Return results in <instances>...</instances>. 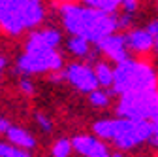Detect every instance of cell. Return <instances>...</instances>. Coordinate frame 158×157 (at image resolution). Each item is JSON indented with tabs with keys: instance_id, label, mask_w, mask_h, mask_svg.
I'll list each match as a JSON object with an SVG mask.
<instances>
[{
	"instance_id": "obj_1",
	"label": "cell",
	"mask_w": 158,
	"mask_h": 157,
	"mask_svg": "<svg viewBox=\"0 0 158 157\" xmlns=\"http://www.w3.org/2000/svg\"><path fill=\"white\" fill-rule=\"evenodd\" d=\"M60 19L64 29L70 32V36H81L94 46L118 29V21L115 13L98 11L85 4L60 6Z\"/></svg>"
},
{
	"instance_id": "obj_2",
	"label": "cell",
	"mask_w": 158,
	"mask_h": 157,
	"mask_svg": "<svg viewBox=\"0 0 158 157\" xmlns=\"http://www.w3.org/2000/svg\"><path fill=\"white\" fill-rule=\"evenodd\" d=\"M152 121L139 119H100L92 125V132L100 140H109L117 150H132L149 140L152 132Z\"/></svg>"
},
{
	"instance_id": "obj_3",
	"label": "cell",
	"mask_w": 158,
	"mask_h": 157,
	"mask_svg": "<svg viewBox=\"0 0 158 157\" xmlns=\"http://www.w3.org/2000/svg\"><path fill=\"white\" fill-rule=\"evenodd\" d=\"M44 19V0H8L0 6V30L10 36H19L25 30L40 27Z\"/></svg>"
},
{
	"instance_id": "obj_4",
	"label": "cell",
	"mask_w": 158,
	"mask_h": 157,
	"mask_svg": "<svg viewBox=\"0 0 158 157\" xmlns=\"http://www.w3.org/2000/svg\"><path fill=\"white\" fill-rule=\"evenodd\" d=\"M115 78L111 91L117 95H123L135 89H149L154 87L158 82V72L154 70V65L137 61L134 57H128L126 61L113 66Z\"/></svg>"
},
{
	"instance_id": "obj_5",
	"label": "cell",
	"mask_w": 158,
	"mask_h": 157,
	"mask_svg": "<svg viewBox=\"0 0 158 157\" xmlns=\"http://www.w3.org/2000/svg\"><path fill=\"white\" fill-rule=\"evenodd\" d=\"M158 112V87L149 89H135L118 95L117 114L124 119H139V121H152Z\"/></svg>"
},
{
	"instance_id": "obj_6",
	"label": "cell",
	"mask_w": 158,
	"mask_h": 157,
	"mask_svg": "<svg viewBox=\"0 0 158 157\" xmlns=\"http://www.w3.org/2000/svg\"><path fill=\"white\" fill-rule=\"evenodd\" d=\"M62 65H64V59L56 49H53V51H23L17 59V70L28 78L36 76V74L60 72Z\"/></svg>"
},
{
	"instance_id": "obj_7",
	"label": "cell",
	"mask_w": 158,
	"mask_h": 157,
	"mask_svg": "<svg viewBox=\"0 0 158 157\" xmlns=\"http://www.w3.org/2000/svg\"><path fill=\"white\" fill-rule=\"evenodd\" d=\"M60 78L66 80L73 89L81 91V93H92L94 89H98V80H96V74H94V68L87 63H72L68 65L62 72H60Z\"/></svg>"
},
{
	"instance_id": "obj_8",
	"label": "cell",
	"mask_w": 158,
	"mask_h": 157,
	"mask_svg": "<svg viewBox=\"0 0 158 157\" xmlns=\"http://www.w3.org/2000/svg\"><path fill=\"white\" fill-rule=\"evenodd\" d=\"M62 34L55 27L32 30L25 42V51H53L60 46Z\"/></svg>"
},
{
	"instance_id": "obj_9",
	"label": "cell",
	"mask_w": 158,
	"mask_h": 157,
	"mask_svg": "<svg viewBox=\"0 0 158 157\" xmlns=\"http://www.w3.org/2000/svg\"><path fill=\"white\" fill-rule=\"evenodd\" d=\"M96 49L100 51L104 57H107L109 61H113L115 65L126 61V59L130 57V51H128V46H126V38L124 34H109L106 36L102 42L96 44Z\"/></svg>"
},
{
	"instance_id": "obj_10",
	"label": "cell",
	"mask_w": 158,
	"mask_h": 157,
	"mask_svg": "<svg viewBox=\"0 0 158 157\" xmlns=\"http://www.w3.org/2000/svg\"><path fill=\"white\" fill-rule=\"evenodd\" d=\"M73 151L81 153L83 157H106L109 150L104 140H100L96 134H77L72 138Z\"/></svg>"
},
{
	"instance_id": "obj_11",
	"label": "cell",
	"mask_w": 158,
	"mask_h": 157,
	"mask_svg": "<svg viewBox=\"0 0 158 157\" xmlns=\"http://www.w3.org/2000/svg\"><path fill=\"white\" fill-rule=\"evenodd\" d=\"M8 136V142L21 148V150H34L36 148V138L34 134H30V131L23 129V127H17V125H11L10 131L6 132Z\"/></svg>"
},
{
	"instance_id": "obj_12",
	"label": "cell",
	"mask_w": 158,
	"mask_h": 157,
	"mask_svg": "<svg viewBox=\"0 0 158 157\" xmlns=\"http://www.w3.org/2000/svg\"><path fill=\"white\" fill-rule=\"evenodd\" d=\"M66 47L77 59H89V57H92L90 42L85 40V38H81V36H70V40L66 42Z\"/></svg>"
},
{
	"instance_id": "obj_13",
	"label": "cell",
	"mask_w": 158,
	"mask_h": 157,
	"mask_svg": "<svg viewBox=\"0 0 158 157\" xmlns=\"http://www.w3.org/2000/svg\"><path fill=\"white\" fill-rule=\"evenodd\" d=\"M92 68H94V74H96L98 85L104 87V89H111L113 87V78H115L113 66L109 63H106V61H98Z\"/></svg>"
},
{
	"instance_id": "obj_14",
	"label": "cell",
	"mask_w": 158,
	"mask_h": 157,
	"mask_svg": "<svg viewBox=\"0 0 158 157\" xmlns=\"http://www.w3.org/2000/svg\"><path fill=\"white\" fill-rule=\"evenodd\" d=\"M81 2L92 10L98 11H106V13H117L118 8H121L123 0H81Z\"/></svg>"
},
{
	"instance_id": "obj_15",
	"label": "cell",
	"mask_w": 158,
	"mask_h": 157,
	"mask_svg": "<svg viewBox=\"0 0 158 157\" xmlns=\"http://www.w3.org/2000/svg\"><path fill=\"white\" fill-rule=\"evenodd\" d=\"M109 101H111L109 89L98 87V89H94L92 93H89V102H90L94 108H107V106H109Z\"/></svg>"
},
{
	"instance_id": "obj_16",
	"label": "cell",
	"mask_w": 158,
	"mask_h": 157,
	"mask_svg": "<svg viewBox=\"0 0 158 157\" xmlns=\"http://www.w3.org/2000/svg\"><path fill=\"white\" fill-rule=\"evenodd\" d=\"M72 151H73V146H72V140H68V138H58L51 148L53 157H70Z\"/></svg>"
},
{
	"instance_id": "obj_17",
	"label": "cell",
	"mask_w": 158,
	"mask_h": 157,
	"mask_svg": "<svg viewBox=\"0 0 158 157\" xmlns=\"http://www.w3.org/2000/svg\"><path fill=\"white\" fill-rule=\"evenodd\" d=\"M0 157H32L28 150H21L10 142H0Z\"/></svg>"
},
{
	"instance_id": "obj_18",
	"label": "cell",
	"mask_w": 158,
	"mask_h": 157,
	"mask_svg": "<svg viewBox=\"0 0 158 157\" xmlns=\"http://www.w3.org/2000/svg\"><path fill=\"white\" fill-rule=\"evenodd\" d=\"M36 123H38V127L42 129L44 132H51V131H53V121H51V117L45 115V114H42V112L36 114Z\"/></svg>"
},
{
	"instance_id": "obj_19",
	"label": "cell",
	"mask_w": 158,
	"mask_h": 157,
	"mask_svg": "<svg viewBox=\"0 0 158 157\" xmlns=\"http://www.w3.org/2000/svg\"><path fill=\"white\" fill-rule=\"evenodd\" d=\"M19 89H21L25 95H34V91H36V87H34V83L30 82V78L28 76H23L21 78V82H19Z\"/></svg>"
},
{
	"instance_id": "obj_20",
	"label": "cell",
	"mask_w": 158,
	"mask_h": 157,
	"mask_svg": "<svg viewBox=\"0 0 158 157\" xmlns=\"http://www.w3.org/2000/svg\"><path fill=\"white\" fill-rule=\"evenodd\" d=\"M154 150H158V127H152V132L149 136V140H147Z\"/></svg>"
},
{
	"instance_id": "obj_21",
	"label": "cell",
	"mask_w": 158,
	"mask_h": 157,
	"mask_svg": "<svg viewBox=\"0 0 158 157\" xmlns=\"http://www.w3.org/2000/svg\"><path fill=\"white\" fill-rule=\"evenodd\" d=\"M10 127H11V123L6 119L4 115H0V134H6L10 131Z\"/></svg>"
},
{
	"instance_id": "obj_22",
	"label": "cell",
	"mask_w": 158,
	"mask_h": 157,
	"mask_svg": "<svg viewBox=\"0 0 158 157\" xmlns=\"http://www.w3.org/2000/svg\"><path fill=\"white\" fill-rule=\"evenodd\" d=\"M6 65H8L6 57H2V55H0V76H2V72H4V68H6Z\"/></svg>"
},
{
	"instance_id": "obj_23",
	"label": "cell",
	"mask_w": 158,
	"mask_h": 157,
	"mask_svg": "<svg viewBox=\"0 0 158 157\" xmlns=\"http://www.w3.org/2000/svg\"><path fill=\"white\" fill-rule=\"evenodd\" d=\"M56 2H60V6H64V4H75V0H56Z\"/></svg>"
},
{
	"instance_id": "obj_24",
	"label": "cell",
	"mask_w": 158,
	"mask_h": 157,
	"mask_svg": "<svg viewBox=\"0 0 158 157\" xmlns=\"http://www.w3.org/2000/svg\"><path fill=\"white\" fill-rule=\"evenodd\" d=\"M106 157H123V153L117 151V153H109V155H106Z\"/></svg>"
},
{
	"instance_id": "obj_25",
	"label": "cell",
	"mask_w": 158,
	"mask_h": 157,
	"mask_svg": "<svg viewBox=\"0 0 158 157\" xmlns=\"http://www.w3.org/2000/svg\"><path fill=\"white\" fill-rule=\"evenodd\" d=\"M152 125H154V127H158V112H156V115L152 117Z\"/></svg>"
},
{
	"instance_id": "obj_26",
	"label": "cell",
	"mask_w": 158,
	"mask_h": 157,
	"mask_svg": "<svg viewBox=\"0 0 158 157\" xmlns=\"http://www.w3.org/2000/svg\"><path fill=\"white\" fill-rule=\"evenodd\" d=\"M8 2V0H0V6H2V4H6Z\"/></svg>"
}]
</instances>
